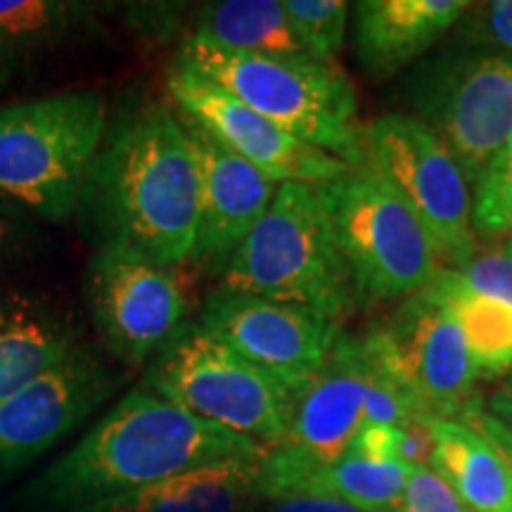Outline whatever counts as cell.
I'll return each mask as SVG.
<instances>
[{
	"mask_svg": "<svg viewBox=\"0 0 512 512\" xmlns=\"http://www.w3.org/2000/svg\"><path fill=\"white\" fill-rule=\"evenodd\" d=\"M76 216L98 247L159 266L190 264L200 233V174L174 105L150 100L110 121Z\"/></svg>",
	"mask_w": 512,
	"mask_h": 512,
	"instance_id": "1",
	"label": "cell"
},
{
	"mask_svg": "<svg viewBox=\"0 0 512 512\" xmlns=\"http://www.w3.org/2000/svg\"><path fill=\"white\" fill-rule=\"evenodd\" d=\"M266 453L256 441L136 387L43 470L24 498L41 512H93L185 472L261 463Z\"/></svg>",
	"mask_w": 512,
	"mask_h": 512,
	"instance_id": "2",
	"label": "cell"
},
{
	"mask_svg": "<svg viewBox=\"0 0 512 512\" xmlns=\"http://www.w3.org/2000/svg\"><path fill=\"white\" fill-rule=\"evenodd\" d=\"M216 290L302 306L342 325L354 287L318 188L280 183L264 219L235 249Z\"/></svg>",
	"mask_w": 512,
	"mask_h": 512,
	"instance_id": "3",
	"label": "cell"
},
{
	"mask_svg": "<svg viewBox=\"0 0 512 512\" xmlns=\"http://www.w3.org/2000/svg\"><path fill=\"white\" fill-rule=\"evenodd\" d=\"M174 62L214 81L261 117L344 164L366 162L356 93L335 64L313 57L233 53L185 38Z\"/></svg>",
	"mask_w": 512,
	"mask_h": 512,
	"instance_id": "4",
	"label": "cell"
},
{
	"mask_svg": "<svg viewBox=\"0 0 512 512\" xmlns=\"http://www.w3.org/2000/svg\"><path fill=\"white\" fill-rule=\"evenodd\" d=\"M110 110L98 91H67L0 105V195L29 214L76 216Z\"/></svg>",
	"mask_w": 512,
	"mask_h": 512,
	"instance_id": "5",
	"label": "cell"
},
{
	"mask_svg": "<svg viewBox=\"0 0 512 512\" xmlns=\"http://www.w3.org/2000/svg\"><path fill=\"white\" fill-rule=\"evenodd\" d=\"M140 387L266 451L285 439L297 394L190 318L147 358Z\"/></svg>",
	"mask_w": 512,
	"mask_h": 512,
	"instance_id": "6",
	"label": "cell"
},
{
	"mask_svg": "<svg viewBox=\"0 0 512 512\" xmlns=\"http://www.w3.org/2000/svg\"><path fill=\"white\" fill-rule=\"evenodd\" d=\"M316 188L347 261L354 299L401 302L432 283L439 259L430 235L368 157Z\"/></svg>",
	"mask_w": 512,
	"mask_h": 512,
	"instance_id": "7",
	"label": "cell"
},
{
	"mask_svg": "<svg viewBox=\"0 0 512 512\" xmlns=\"http://www.w3.org/2000/svg\"><path fill=\"white\" fill-rule=\"evenodd\" d=\"M408 117L437 136L463 171L472 197L512 131V60L470 46L415 69Z\"/></svg>",
	"mask_w": 512,
	"mask_h": 512,
	"instance_id": "8",
	"label": "cell"
},
{
	"mask_svg": "<svg viewBox=\"0 0 512 512\" xmlns=\"http://www.w3.org/2000/svg\"><path fill=\"white\" fill-rule=\"evenodd\" d=\"M366 157L399 190L430 235L444 268L475 256L472 190L444 143L408 114H382L363 126Z\"/></svg>",
	"mask_w": 512,
	"mask_h": 512,
	"instance_id": "9",
	"label": "cell"
},
{
	"mask_svg": "<svg viewBox=\"0 0 512 512\" xmlns=\"http://www.w3.org/2000/svg\"><path fill=\"white\" fill-rule=\"evenodd\" d=\"M366 354L363 339L339 332L323 366L294 394L285 439L259 463V496L280 501L299 477L347 456L363 427Z\"/></svg>",
	"mask_w": 512,
	"mask_h": 512,
	"instance_id": "10",
	"label": "cell"
},
{
	"mask_svg": "<svg viewBox=\"0 0 512 512\" xmlns=\"http://www.w3.org/2000/svg\"><path fill=\"white\" fill-rule=\"evenodd\" d=\"M83 297L107 354L140 370L190 311L181 268L114 245L98 247L88 259Z\"/></svg>",
	"mask_w": 512,
	"mask_h": 512,
	"instance_id": "11",
	"label": "cell"
},
{
	"mask_svg": "<svg viewBox=\"0 0 512 512\" xmlns=\"http://www.w3.org/2000/svg\"><path fill=\"white\" fill-rule=\"evenodd\" d=\"M121 377L91 344L81 342L64 361L0 403V479L24 470L72 434L117 392Z\"/></svg>",
	"mask_w": 512,
	"mask_h": 512,
	"instance_id": "12",
	"label": "cell"
},
{
	"mask_svg": "<svg viewBox=\"0 0 512 512\" xmlns=\"http://www.w3.org/2000/svg\"><path fill=\"white\" fill-rule=\"evenodd\" d=\"M166 93L176 110L195 119L221 145L278 185H320L335 181L351 169L342 159L292 136L183 64L171 62L166 72Z\"/></svg>",
	"mask_w": 512,
	"mask_h": 512,
	"instance_id": "13",
	"label": "cell"
},
{
	"mask_svg": "<svg viewBox=\"0 0 512 512\" xmlns=\"http://www.w3.org/2000/svg\"><path fill=\"white\" fill-rule=\"evenodd\" d=\"M380 325L418 415L458 420L479 380L451 306L434 283L401 299Z\"/></svg>",
	"mask_w": 512,
	"mask_h": 512,
	"instance_id": "14",
	"label": "cell"
},
{
	"mask_svg": "<svg viewBox=\"0 0 512 512\" xmlns=\"http://www.w3.org/2000/svg\"><path fill=\"white\" fill-rule=\"evenodd\" d=\"M200 323L223 344L297 392L323 366L339 337L337 323L302 306L214 290Z\"/></svg>",
	"mask_w": 512,
	"mask_h": 512,
	"instance_id": "15",
	"label": "cell"
},
{
	"mask_svg": "<svg viewBox=\"0 0 512 512\" xmlns=\"http://www.w3.org/2000/svg\"><path fill=\"white\" fill-rule=\"evenodd\" d=\"M176 110V107H174ZM200 174V233L192 261L219 273L271 207L278 183L176 110Z\"/></svg>",
	"mask_w": 512,
	"mask_h": 512,
	"instance_id": "16",
	"label": "cell"
},
{
	"mask_svg": "<svg viewBox=\"0 0 512 512\" xmlns=\"http://www.w3.org/2000/svg\"><path fill=\"white\" fill-rule=\"evenodd\" d=\"M467 0H361L351 5L358 64L384 81L425 55L463 19Z\"/></svg>",
	"mask_w": 512,
	"mask_h": 512,
	"instance_id": "17",
	"label": "cell"
},
{
	"mask_svg": "<svg viewBox=\"0 0 512 512\" xmlns=\"http://www.w3.org/2000/svg\"><path fill=\"white\" fill-rule=\"evenodd\" d=\"M79 344V328L46 299L0 290V403L64 361Z\"/></svg>",
	"mask_w": 512,
	"mask_h": 512,
	"instance_id": "18",
	"label": "cell"
},
{
	"mask_svg": "<svg viewBox=\"0 0 512 512\" xmlns=\"http://www.w3.org/2000/svg\"><path fill=\"white\" fill-rule=\"evenodd\" d=\"M434 439L432 470L472 512H512V472L501 453L470 425L420 415Z\"/></svg>",
	"mask_w": 512,
	"mask_h": 512,
	"instance_id": "19",
	"label": "cell"
},
{
	"mask_svg": "<svg viewBox=\"0 0 512 512\" xmlns=\"http://www.w3.org/2000/svg\"><path fill=\"white\" fill-rule=\"evenodd\" d=\"M259 479V463H223L185 472L136 491L93 512H247Z\"/></svg>",
	"mask_w": 512,
	"mask_h": 512,
	"instance_id": "20",
	"label": "cell"
},
{
	"mask_svg": "<svg viewBox=\"0 0 512 512\" xmlns=\"http://www.w3.org/2000/svg\"><path fill=\"white\" fill-rule=\"evenodd\" d=\"M188 38L233 53L311 57L294 34L283 0H219L202 5Z\"/></svg>",
	"mask_w": 512,
	"mask_h": 512,
	"instance_id": "21",
	"label": "cell"
},
{
	"mask_svg": "<svg viewBox=\"0 0 512 512\" xmlns=\"http://www.w3.org/2000/svg\"><path fill=\"white\" fill-rule=\"evenodd\" d=\"M432 283L451 306L479 380H503L512 373V304L465 290L451 268L439 266Z\"/></svg>",
	"mask_w": 512,
	"mask_h": 512,
	"instance_id": "22",
	"label": "cell"
},
{
	"mask_svg": "<svg viewBox=\"0 0 512 512\" xmlns=\"http://www.w3.org/2000/svg\"><path fill=\"white\" fill-rule=\"evenodd\" d=\"M408 470L406 463H373L347 453L337 463L299 477L283 498L330 496L363 512H401Z\"/></svg>",
	"mask_w": 512,
	"mask_h": 512,
	"instance_id": "23",
	"label": "cell"
},
{
	"mask_svg": "<svg viewBox=\"0 0 512 512\" xmlns=\"http://www.w3.org/2000/svg\"><path fill=\"white\" fill-rule=\"evenodd\" d=\"M79 5L53 0H0V69L34 57L72 27Z\"/></svg>",
	"mask_w": 512,
	"mask_h": 512,
	"instance_id": "24",
	"label": "cell"
},
{
	"mask_svg": "<svg viewBox=\"0 0 512 512\" xmlns=\"http://www.w3.org/2000/svg\"><path fill=\"white\" fill-rule=\"evenodd\" d=\"M363 339L366 354V401H363V425L401 427L418 418V406L406 380L396 368L380 325H373Z\"/></svg>",
	"mask_w": 512,
	"mask_h": 512,
	"instance_id": "25",
	"label": "cell"
},
{
	"mask_svg": "<svg viewBox=\"0 0 512 512\" xmlns=\"http://www.w3.org/2000/svg\"><path fill=\"white\" fill-rule=\"evenodd\" d=\"M283 8L306 53L332 64L342 50L351 5L344 0H283Z\"/></svg>",
	"mask_w": 512,
	"mask_h": 512,
	"instance_id": "26",
	"label": "cell"
},
{
	"mask_svg": "<svg viewBox=\"0 0 512 512\" xmlns=\"http://www.w3.org/2000/svg\"><path fill=\"white\" fill-rule=\"evenodd\" d=\"M472 228L484 238L512 233V131L472 197Z\"/></svg>",
	"mask_w": 512,
	"mask_h": 512,
	"instance_id": "27",
	"label": "cell"
},
{
	"mask_svg": "<svg viewBox=\"0 0 512 512\" xmlns=\"http://www.w3.org/2000/svg\"><path fill=\"white\" fill-rule=\"evenodd\" d=\"M458 24L463 46L489 50L512 60V0L470 5Z\"/></svg>",
	"mask_w": 512,
	"mask_h": 512,
	"instance_id": "28",
	"label": "cell"
},
{
	"mask_svg": "<svg viewBox=\"0 0 512 512\" xmlns=\"http://www.w3.org/2000/svg\"><path fill=\"white\" fill-rule=\"evenodd\" d=\"M465 290L512 304V252L503 245L475 254L465 266L451 268Z\"/></svg>",
	"mask_w": 512,
	"mask_h": 512,
	"instance_id": "29",
	"label": "cell"
},
{
	"mask_svg": "<svg viewBox=\"0 0 512 512\" xmlns=\"http://www.w3.org/2000/svg\"><path fill=\"white\" fill-rule=\"evenodd\" d=\"M401 512H470L456 491L432 467L415 465L408 470Z\"/></svg>",
	"mask_w": 512,
	"mask_h": 512,
	"instance_id": "30",
	"label": "cell"
},
{
	"mask_svg": "<svg viewBox=\"0 0 512 512\" xmlns=\"http://www.w3.org/2000/svg\"><path fill=\"white\" fill-rule=\"evenodd\" d=\"M34 214L0 195V278L15 268L36 242Z\"/></svg>",
	"mask_w": 512,
	"mask_h": 512,
	"instance_id": "31",
	"label": "cell"
},
{
	"mask_svg": "<svg viewBox=\"0 0 512 512\" xmlns=\"http://www.w3.org/2000/svg\"><path fill=\"white\" fill-rule=\"evenodd\" d=\"M347 453L373 463H401V427L363 425Z\"/></svg>",
	"mask_w": 512,
	"mask_h": 512,
	"instance_id": "32",
	"label": "cell"
},
{
	"mask_svg": "<svg viewBox=\"0 0 512 512\" xmlns=\"http://www.w3.org/2000/svg\"><path fill=\"white\" fill-rule=\"evenodd\" d=\"M458 420L465 422V425H470L472 430L482 434V437L489 441V444L494 446L498 453H501L505 465H508L512 472V432L503 425L501 420H496L494 415L486 411L482 396L479 394L472 396V399L465 403L463 411H460Z\"/></svg>",
	"mask_w": 512,
	"mask_h": 512,
	"instance_id": "33",
	"label": "cell"
},
{
	"mask_svg": "<svg viewBox=\"0 0 512 512\" xmlns=\"http://www.w3.org/2000/svg\"><path fill=\"white\" fill-rule=\"evenodd\" d=\"M271 512H363L356 505L330 496H294L275 501Z\"/></svg>",
	"mask_w": 512,
	"mask_h": 512,
	"instance_id": "34",
	"label": "cell"
},
{
	"mask_svg": "<svg viewBox=\"0 0 512 512\" xmlns=\"http://www.w3.org/2000/svg\"><path fill=\"white\" fill-rule=\"evenodd\" d=\"M486 411L494 415L496 420H501L505 427L512 432V373L505 375L503 380H498L496 389L489 396H482Z\"/></svg>",
	"mask_w": 512,
	"mask_h": 512,
	"instance_id": "35",
	"label": "cell"
},
{
	"mask_svg": "<svg viewBox=\"0 0 512 512\" xmlns=\"http://www.w3.org/2000/svg\"><path fill=\"white\" fill-rule=\"evenodd\" d=\"M503 247H505V249H508V252H512V233H510V238L503 242Z\"/></svg>",
	"mask_w": 512,
	"mask_h": 512,
	"instance_id": "36",
	"label": "cell"
}]
</instances>
